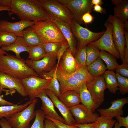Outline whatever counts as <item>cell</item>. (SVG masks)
<instances>
[{"label":"cell","mask_w":128,"mask_h":128,"mask_svg":"<svg viewBox=\"0 0 128 128\" xmlns=\"http://www.w3.org/2000/svg\"><path fill=\"white\" fill-rule=\"evenodd\" d=\"M3 95H1L0 94V105H13L14 104L11 102H9L3 98Z\"/></svg>","instance_id":"816d5d0a"},{"label":"cell","mask_w":128,"mask_h":128,"mask_svg":"<svg viewBox=\"0 0 128 128\" xmlns=\"http://www.w3.org/2000/svg\"><path fill=\"white\" fill-rule=\"evenodd\" d=\"M123 27L124 30L128 31V20L123 23Z\"/></svg>","instance_id":"6f0895ef"},{"label":"cell","mask_w":128,"mask_h":128,"mask_svg":"<svg viewBox=\"0 0 128 128\" xmlns=\"http://www.w3.org/2000/svg\"><path fill=\"white\" fill-rule=\"evenodd\" d=\"M51 79L42 78L40 77L31 76L21 80L30 100L36 99L40 94L47 89Z\"/></svg>","instance_id":"52a82bcc"},{"label":"cell","mask_w":128,"mask_h":128,"mask_svg":"<svg viewBox=\"0 0 128 128\" xmlns=\"http://www.w3.org/2000/svg\"><path fill=\"white\" fill-rule=\"evenodd\" d=\"M45 118L46 119H49L52 121L58 128H79L76 125H68L56 119L47 117L45 115Z\"/></svg>","instance_id":"b9f144b4"},{"label":"cell","mask_w":128,"mask_h":128,"mask_svg":"<svg viewBox=\"0 0 128 128\" xmlns=\"http://www.w3.org/2000/svg\"><path fill=\"white\" fill-rule=\"evenodd\" d=\"M43 43L55 42L64 44L67 42L57 25L50 18L35 22L31 27Z\"/></svg>","instance_id":"3957f363"},{"label":"cell","mask_w":128,"mask_h":128,"mask_svg":"<svg viewBox=\"0 0 128 128\" xmlns=\"http://www.w3.org/2000/svg\"><path fill=\"white\" fill-rule=\"evenodd\" d=\"M0 71L21 80L31 76L40 77L23 59L8 54L0 55Z\"/></svg>","instance_id":"7a4b0ae2"},{"label":"cell","mask_w":128,"mask_h":128,"mask_svg":"<svg viewBox=\"0 0 128 128\" xmlns=\"http://www.w3.org/2000/svg\"><path fill=\"white\" fill-rule=\"evenodd\" d=\"M91 2L93 5H99L101 6L103 3L102 0H91Z\"/></svg>","instance_id":"db71d44e"},{"label":"cell","mask_w":128,"mask_h":128,"mask_svg":"<svg viewBox=\"0 0 128 128\" xmlns=\"http://www.w3.org/2000/svg\"><path fill=\"white\" fill-rule=\"evenodd\" d=\"M5 88L9 89V91H12L14 93L16 91L23 97L27 96L21 80L15 78L0 71V94Z\"/></svg>","instance_id":"4fadbf2b"},{"label":"cell","mask_w":128,"mask_h":128,"mask_svg":"<svg viewBox=\"0 0 128 128\" xmlns=\"http://www.w3.org/2000/svg\"><path fill=\"white\" fill-rule=\"evenodd\" d=\"M69 108L77 124H84L94 122L99 116L97 113L91 112L82 104Z\"/></svg>","instance_id":"9a60e30c"},{"label":"cell","mask_w":128,"mask_h":128,"mask_svg":"<svg viewBox=\"0 0 128 128\" xmlns=\"http://www.w3.org/2000/svg\"><path fill=\"white\" fill-rule=\"evenodd\" d=\"M99 57L105 62L109 70H115L119 65L114 56L104 50H101Z\"/></svg>","instance_id":"f546056e"},{"label":"cell","mask_w":128,"mask_h":128,"mask_svg":"<svg viewBox=\"0 0 128 128\" xmlns=\"http://www.w3.org/2000/svg\"><path fill=\"white\" fill-rule=\"evenodd\" d=\"M49 16L69 23L73 18L72 14L67 7L57 0H38Z\"/></svg>","instance_id":"5b68a950"},{"label":"cell","mask_w":128,"mask_h":128,"mask_svg":"<svg viewBox=\"0 0 128 128\" xmlns=\"http://www.w3.org/2000/svg\"><path fill=\"white\" fill-rule=\"evenodd\" d=\"M122 0H112V1L113 4L116 6L119 5Z\"/></svg>","instance_id":"9f6ffc18"},{"label":"cell","mask_w":128,"mask_h":128,"mask_svg":"<svg viewBox=\"0 0 128 128\" xmlns=\"http://www.w3.org/2000/svg\"><path fill=\"white\" fill-rule=\"evenodd\" d=\"M71 31L78 42L77 52L91 42L99 38L105 31L98 32H92L78 23L73 18L70 23Z\"/></svg>","instance_id":"277c9868"},{"label":"cell","mask_w":128,"mask_h":128,"mask_svg":"<svg viewBox=\"0 0 128 128\" xmlns=\"http://www.w3.org/2000/svg\"><path fill=\"white\" fill-rule=\"evenodd\" d=\"M87 67L89 73L94 78L103 75L107 69L103 61L99 57Z\"/></svg>","instance_id":"83f0119b"},{"label":"cell","mask_w":128,"mask_h":128,"mask_svg":"<svg viewBox=\"0 0 128 128\" xmlns=\"http://www.w3.org/2000/svg\"><path fill=\"white\" fill-rule=\"evenodd\" d=\"M7 11L9 12L11 10L10 7L5 6H0V11Z\"/></svg>","instance_id":"11a10c76"},{"label":"cell","mask_w":128,"mask_h":128,"mask_svg":"<svg viewBox=\"0 0 128 128\" xmlns=\"http://www.w3.org/2000/svg\"><path fill=\"white\" fill-rule=\"evenodd\" d=\"M119 93L123 95L128 93V78L116 73Z\"/></svg>","instance_id":"d590c367"},{"label":"cell","mask_w":128,"mask_h":128,"mask_svg":"<svg viewBox=\"0 0 128 128\" xmlns=\"http://www.w3.org/2000/svg\"><path fill=\"white\" fill-rule=\"evenodd\" d=\"M36 111L35 119L30 128H44L45 114L41 110Z\"/></svg>","instance_id":"74e56055"},{"label":"cell","mask_w":128,"mask_h":128,"mask_svg":"<svg viewBox=\"0 0 128 128\" xmlns=\"http://www.w3.org/2000/svg\"><path fill=\"white\" fill-rule=\"evenodd\" d=\"M78 92V93L81 103L85 106L91 112L94 113L99 106L96 104L88 91L86 83L83 84L80 88Z\"/></svg>","instance_id":"7402d4cb"},{"label":"cell","mask_w":128,"mask_h":128,"mask_svg":"<svg viewBox=\"0 0 128 128\" xmlns=\"http://www.w3.org/2000/svg\"><path fill=\"white\" fill-rule=\"evenodd\" d=\"M121 127L119 125L118 123L116 122L114 124V128H120Z\"/></svg>","instance_id":"91938a15"},{"label":"cell","mask_w":128,"mask_h":128,"mask_svg":"<svg viewBox=\"0 0 128 128\" xmlns=\"http://www.w3.org/2000/svg\"><path fill=\"white\" fill-rule=\"evenodd\" d=\"M104 25L106 29L105 32L98 39L90 44L99 50H104L117 59L120 58L119 54L116 48L113 39V25L107 21L105 23Z\"/></svg>","instance_id":"9c48e42d"},{"label":"cell","mask_w":128,"mask_h":128,"mask_svg":"<svg viewBox=\"0 0 128 128\" xmlns=\"http://www.w3.org/2000/svg\"><path fill=\"white\" fill-rule=\"evenodd\" d=\"M94 11L98 12L101 14H105L106 13L105 9L101 6L99 5H95L93 6V10Z\"/></svg>","instance_id":"f907efd6"},{"label":"cell","mask_w":128,"mask_h":128,"mask_svg":"<svg viewBox=\"0 0 128 128\" xmlns=\"http://www.w3.org/2000/svg\"><path fill=\"white\" fill-rule=\"evenodd\" d=\"M58 98L68 108L79 104L81 103L79 94L75 90L67 91L61 94Z\"/></svg>","instance_id":"cb8c5ba5"},{"label":"cell","mask_w":128,"mask_h":128,"mask_svg":"<svg viewBox=\"0 0 128 128\" xmlns=\"http://www.w3.org/2000/svg\"><path fill=\"white\" fill-rule=\"evenodd\" d=\"M115 117L117 120V122L121 127L123 126L125 128H128V116L126 117L118 116Z\"/></svg>","instance_id":"f6af8a7d"},{"label":"cell","mask_w":128,"mask_h":128,"mask_svg":"<svg viewBox=\"0 0 128 128\" xmlns=\"http://www.w3.org/2000/svg\"><path fill=\"white\" fill-rule=\"evenodd\" d=\"M6 51H11L14 52L17 58H21L20 54L26 51L29 53V47L26 43L23 37H18L15 41L10 45L1 48Z\"/></svg>","instance_id":"d4e9b609"},{"label":"cell","mask_w":128,"mask_h":128,"mask_svg":"<svg viewBox=\"0 0 128 128\" xmlns=\"http://www.w3.org/2000/svg\"><path fill=\"white\" fill-rule=\"evenodd\" d=\"M1 5L0 4V6H1Z\"/></svg>","instance_id":"94428289"},{"label":"cell","mask_w":128,"mask_h":128,"mask_svg":"<svg viewBox=\"0 0 128 128\" xmlns=\"http://www.w3.org/2000/svg\"><path fill=\"white\" fill-rule=\"evenodd\" d=\"M10 8L12 13L21 20L36 22L50 18L48 14L38 0H12Z\"/></svg>","instance_id":"6da1fadb"},{"label":"cell","mask_w":128,"mask_h":128,"mask_svg":"<svg viewBox=\"0 0 128 128\" xmlns=\"http://www.w3.org/2000/svg\"><path fill=\"white\" fill-rule=\"evenodd\" d=\"M69 47L67 42L63 44L57 53V63L56 65L58 67L60 62L61 59L66 49Z\"/></svg>","instance_id":"ee69618b"},{"label":"cell","mask_w":128,"mask_h":128,"mask_svg":"<svg viewBox=\"0 0 128 128\" xmlns=\"http://www.w3.org/2000/svg\"><path fill=\"white\" fill-rule=\"evenodd\" d=\"M72 75L76 79L83 83H86L94 78L88 72L87 66L79 67Z\"/></svg>","instance_id":"4dcf8cb0"},{"label":"cell","mask_w":128,"mask_h":128,"mask_svg":"<svg viewBox=\"0 0 128 128\" xmlns=\"http://www.w3.org/2000/svg\"><path fill=\"white\" fill-rule=\"evenodd\" d=\"M64 44L55 42H48L43 43L42 45L46 54H50L56 53Z\"/></svg>","instance_id":"f35d334b"},{"label":"cell","mask_w":128,"mask_h":128,"mask_svg":"<svg viewBox=\"0 0 128 128\" xmlns=\"http://www.w3.org/2000/svg\"><path fill=\"white\" fill-rule=\"evenodd\" d=\"M50 19L55 23L60 28L67 41L71 53L74 56L77 52L76 41L71 29L70 24L49 16Z\"/></svg>","instance_id":"d6986e66"},{"label":"cell","mask_w":128,"mask_h":128,"mask_svg":"<svg viewBox=\"0 0 128 128\" xmlns=\"http://www.w3.org/2000/svg\"><path fill=\"white\" fill-rule=\"evenodd\" d=\"M35 22L21 20L12 22L5 20H0V31L13 33L17 37H23L24 30L28 27H32Z\"/></svg>","instance_id":"2e32d148"},{"label":"cell","mask_w":128,"mask_h":128,"mask_svg":"<svg viewBox=\"0 0 128 128\" xmlns=\"http://www.w3.org/2000/svg\"><path fill=\"white\" fill-rule=\"evenodd\" d=\"M115 74L113 70H108L103 75L107 88L113 94H115L119 89Z\"/></svg>","instance_id":"4316f807"},{"label":"cell","mask_w":128,"mask_h":128,"mask_svg":"<svg viewBox=\"0 0 128 128\" xmlns=\"http://www.w3.org/2000/svg\"><path fill=\"white\" fill-rule=\"evenodd\" d=\"M8 54L6 51L3 50L1 48H0V55Z\"/></svg>","instance_id":"680465c9"},{"label":"cell","mask_w":128,"mask_h":128,"mask_svg":"<svg viewBox=\"0 0 128 128\" xmlns=\"http://www.w3.org/2000/svg\"><path fill=\"white\" fill-rule=\"evenodd\" d=\"M87 46L77 52L75 58L79 67H84L86 65Z\"/></svg>","instance_id":"ab89813d"},{"label":"cell","mask_w":128,"mask_h":128,"mask_svg":"<svg viewBox=\"0 0 128 128\" xmlns=\"http://www.w3.org/2000/svg\"><path fill=\"white\" fill-rule=\"evenodd\" d=\"M44 128H58L54 123L51 120L46 119L44 121Z\"/></svg>","instance_id":"c3c4849f"},{"label":"cell","mask_w":128,"mask_h":128,"mask_svg":"<svg viewBox=\"0 0 128 128\" xmlns=\"http://www.w3.org/2000/svg\"><path fill=\"white\" fill-rule=\"evenodd\" d=\"M57 60L56 53L46 54L43 58L37 61H32L28 59L25 60V62L40 76L51 71L54 69Z\"/></svg>","instance_id":"8fae6325"},{"label":"cell","mask_w":128,"mask_h":128,"mask_svg":"<svg viewBox=\"0 0 128 128\" xmlns=\"http://www.w3.org/2000/svg\"><path fill=\"white\" fill-rule=\"evenodd\" d=\"M76 125L79 128H97L98 123L96 121L94 122L84 124H77Z\"/></svg>","instance_id":"7dc6e473"},{"label":"cell","mask_w":128,"mask_h":128,"mask_svg":"<svg viewBox=\"0 0 128 128\" xmlns=\"http://www.w3.org/2000/svg\"><path fill=\"white\" fill-rule=\"evenodd\" d=\"M12 0H0V4L1 6L10 7Z\"/></svg>","instance_id":"f5cc1de1"},{"label":"cell","mask_w":128,"mask_h":128,"mask_svg":"<svg viewBox=\"0 0 128 128\" xmlns=\"http://www.w3.org/2000/svg\"><path fill=\"white\" fill-rule=\"evenodd\" d=\"M128 103V98H119L111 102V106L107 109L98 110L101 116L111 119L123 114V108L124 106Z\"/></svg>","instance_id":"e0dca14e"},{"label":"cell","mask_w":128,"mask_h":128,"mask_svg":"<svg viewBox=\"0 0 128 128\" xmlns=\"http://www.w3.org/2000/svg\"><path fill=\"white\" fill-rule=\"evenodd\" d=\"M47 89L52 91L58 97L61 94L60 85L56 77L55 67L51 81L47 86Z\"/></svg>","instance_id":"e575fe53"},{"label":"cell","mask_w":128,"mask_h":128,"mask_svg":"<svg viewBox=\"0 0 128 128\" xmlns=\"http://www.w3.org/2000/svg\"><path fill=\"white\" fill-rule=\"evenodd\" d=\"M34 100H29L23 104L18 103L13 105L0 106V118L5 117L7 120L14 114L24 109Z\"/></svg>","instance_id":"603a6c76"},{"label":"cell","mask_w":128,"mask_h":128,"mask_svg":"<svg viewBox=\"0 0 128 128\" xmlns=\"http://www.w3.org/2000/svg\"><path fill=\"white\" fill-rule=\"evenodd\" d=\"M37 102L36 99L24 109L9 119L7 120L10 125L13 128H30V122L36 116L35 109Z\"/></svg>","instance_id":"8992f818"},{"label":"cell","mask_w":128,"mask_h":128,"mask_svg":"<svg viewBox=\"0 0 128 128\" xmlns=\"http://www.w3.org/2000/svg\"><path fill=\"white\" fill-rule=\"evenodd\" d=\"M124 36L126 42V46L124 50V60L122 62L128 63V32L124 30Z\"/></svg>","instance_id":"7bdbcfd3"},{"label":"cell","mask_w":128,"mask_h":128,"mask_svg":"<svg viewBox=\"0 0 128 128\" xmlns=\"http://www.w3.org/2000/svg\"><path fill=\"white\" fill-rule=\"evenodd\" d=\"M107 21L113 25L112 35L114 41L123 62L124 60V50L126 46L123 23L112 15H110Z\"/></svg>","instance_id":"30bf717a"},{"label":"cell","mask_w":128,"mask_h":128,"mask_svg":"<svg viewBox=\"0 0 128 128\" xmlns=\"http://www.w3.org/2000/svg\"><path fill=\"white\" fill-rule=\"evenodd\" d=\"M28 59L32 61L41 59L46 55L42 45L29 47Z\"/></svg>","instance_id":"1f68e13d"},{"label":"cell","mask_w":128,"mask_h":128,"mask_svg":"<svg viewBox=\"0 0 128 128\" xmlns=\"http://www.w3.org/2000/svg\"><path fill=\"white\" fill-rule=\"evenodd\" d=\"M113 15L123 23L128 19V0H122L118 5L114 7Z\"/></svg>","instance_id":"f1b7e54d"},{"label":"cell","mask_w":128,"mask_h":128,"mask_svg":"<svg viewBox=\"0 0 128 128\" xmlns=\"http://www.w3.org/2000/svg\"><path fill=\"white\" fill-rule=\"evenodd\" d=\"M37 97L40 98L41 101L42 105L41 109L44 112L45 116L66 124L63 118L59 115L55 110L54 104L47 95L45 91L40 94Z\"/></svg>","instance_id":"ffe728a7"},{"label":"cell","mask_w":128,"mask_h":128,"mask_svg":"<svg viewBox=\"0 0 128 128\" xmlns=\"http://www.w3.org/2000/svg\"><path fill=\"white\" fill-rule=\"evenodd\" d=\"M65 5L72 13L73 18L79 24L84 23L82 20L83 15L86 13H91L93 10V5L91 0H57Z\"/></svg>","instance_id":"ba28073f"},{"label":"cell","mask_w":128,"mask_h":128,"mask_svg":"<svg viewBox=\"0 0 128 128\" xmlns=\"http://www.w3.org/2000/svg\"><path fill=\"white\" fill-rule=\"evenodd\" d=\"M55 70L56 77L60 85L61 94L71 90H75L78 91L84 84L71 74H67L64 72L58 66L57 67L56 66Z\"/></svg>","instance_id":"5bb4252c"},{"label":"cell","mask_w":128,"mask_h":128,"mask_svg":"<svg viewBox=\"0 0 128 128\" xmlns=\"http://www.w3.org/2000/svg\"><path fill=\"white\" fill-rule=\"evenodd\" d=\"M96 121L98 123L97 128H113L116 121L113 118L109 119L102 116L97 117Z\"/></svg>","instance_id":"8d00e7d4"},{"label":"cell","mask_w":128,"mask_h":128,"mask_svg":"<svg viewBox=\"0 0 128 128\" xmlns=\"http://www.w3.org/2000/svg\"><path fill=\"white\" fill-rule=\"evenodd\" d=\"M47 95L51 99L54 106L58 110L66 124L71 125H75L76 121L71 114L69 108L59 99L54 93L51 90L46 89L45 91Z\"/></svg>","instance_id":"ac0fdd59"},{"label":"cell","mask_w":128,"mask_h":128,"mask_svg":"<svg viewBox=\"0 0 128 128\" xmlns=\"http://www.w3.org/2000/svg\"><path fill=\"white\" fill-rule=\"evenodd\" d=\"M0 125L2 128H13L10 125L8 120L3 118L0 119Z\"/></svg>","instance_id":"681fc988"},{"label":"cell","mask_w":128,"mask_h":128,"mask_svg":"<svg viewBox=\"0 0 128 128\" xmlns=\"http://www.w3.org/2000/svg\"><path fill=\"white\" fill-rule=\"evenodd\" d=\"M93 17L88 12L84 14L82 17V20L84 23L86 24L91 23L94 19Z\"/></svg>","instance_id":"bcb514c9"},{"label":"cell","mask_w":128,"mask_h":128,"mask_svg":"<svg viewBox=\"0 0 128 128\" xmlns=\"http://www.w3.org/2000/svg\"><path fill=\"white\" fill-rule=\"evenodd\" d=\"M24 40L29 47L42 45V40L31 27H28L23 31V36Z\"/></svg>","instance_id":"484cf974"},{"label":"cell","mask_w":128,"mask_h":128,"mask_svg":"<svg viewBox=\"0 0 128 128\" xmlns=\"http://www.w3.org/2000/svg\"><path fill=\"white\" fill-rule=\"evenodd\" d=\"M17 37L13 33L0 31V46L2 48L10 45L15 41Z\"/></svg>","instance_id":"836d02e7"},{"label":"cell","mask_w":128,"mask_h":128,"mask_svg":"<svg viewBox=\"0 0 128 128\" xmlns=\"http://www.w3.org/2000/svg\"><path fill=\"white\" fill-rule=\"evenodd\" d=\"M86 84L93 101L100 106L105 101L104 91L107 88L103 75L94 78Z\"/></svg>","instance_id":"7c38bea8"},{"label":"cell","mask_w":128,"mask_h":128,"mask_svg":"<svg viewBox=\"0 0 128 128\" xmlns=\"http://www.w3.org/2000/svg\"><path fill=\"white\" fill-rule=\"evenodd\" d=\"M86 52V65L87 66L99 57L100 51L96 47L89 43L87 46Z\"/></svg>","instance_id":"d6a6232c"},{"label":"cell","mask_w":128,"mask_h":128,"mask_svg":"<svg viewBox=\"0 0 128 128\" xmlns=\"http://www.w3.org/2000/svg\"><path fill=\"white\" fill-rule=\"evenodd\" d=\"M115 71L116 73L128 78V63H123L115 69Z\"/></svg>","instance_id":"60d3db41"},{"label":"cell","mask_w":128,"mask_h":128,"mask_svg":"<svg viewBox=\"0 0 128 128\" xmlns=\"http://www.w3.org/2000/svg\"><path fill=\"white\" fill-rule=\"evenodd\" d=\"M58 66L64 72L69 74L74 72L79 67L69 47L62 56Z\"/></svg>","instance_id":"44dd1931"}]
</instances>
